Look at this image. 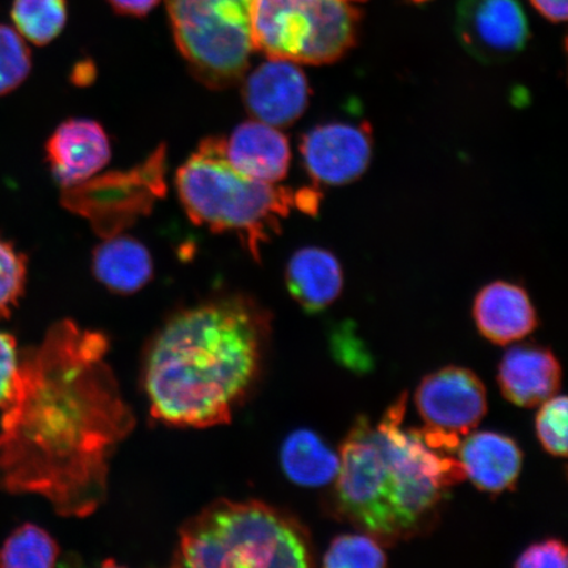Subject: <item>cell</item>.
<instances>
[{"mask_svg": "<svg viewBox=\"0 0 568 568\" xmlns=\"http://www.w3.org/2000/svg\"><path fill=\"white\" fill-rule=\"evenodd\" d=\"M30 48L13 28L0 24V97L10 94L30 77Z\"/></svg>", "mask_w": 568, "mask_h": 568, "instance_id": "obj_24", "label": "cell"}, {"mask_svg": "<svg viewBox=\"0 0 568 568\" xmlns=\"http://www.w3.org/2000/svg\"><path fill=\"white\" fill-rule=\"evenodd\" d=\"M344 2H346V3H352V2H365V0H344Z\"/></svg>", "mask_w": 568, "mask_h": 568, "instance_id": "obj_31", "label": "cell"}, {"mask_svg": "<svg viewBox=\"0 0 568 568\" xmlns=\"http://www.w3.org/2000/svg\"><path fill=\"white\" fill-rule=\"evenodd\" d=\"M281 466L284 475L295 485L323 487L337 478L339 456L315 432L300 429L284 439Z\"/></svg>", "mask_w": 568, "mask_h": 568, "instance_id": "obj_20", "label": "cell"}, {"mask_svg": "<svg viewBox=\"0 0 568 568\" xmlns=\"http://www.w3.org/2000/svg\"><path fill=\"white\" fill-rule=\"evenodd\" d=\"M562 366L549 347H510L497 371V383L506 399L517 407L535 408L558 394Z\"/></svg>", "mask_w": 568, "mask_h": 568, "instance_id": "obj_14", "label": "cell"}, {"mask_svg": "<svg viewBox=\"0 0 568 568\" xmlns=\"http://www.w3.org/2000/svg\"><path fill=\"white\" fill-rule=\"evenodd\" d=\"M225 139L201 141L196 152L176 170L175 187L191 222L216 233H234L260 262L262 246L280 234L281 219L297 209L315 213L320 195L252 180L225 158Z\"/></svg>", "mask_w": 568, "mask_h": 568, "instance_id": "obj_4", "label": "cell"}, {"mask_svg": "<svg viewBox=\"0 0 568 568\" xmlns=\"http://www.w3.org/2000/svg\"><path fill=\"white\" fill-rule=\"evenodd\" d=\"M310 84L296 62L268 59L245 78V109L258 122L286 128L300 120L310 101Z\"/></svg>", "mask_w": 568, "mask_h": 568, "instance_id": "obj_12", "label": "cell"}, {"mask_svg": "<svg viewBox=\"0 0 568 568\" xmlns=\"http://www.w3.org/2000/svg\"><path fill=\"white\" fill-rule=\"evenodd\" d=\"M457 450L465 477L480 491H514L521 473L523 452L513 438L496 432L473 433Z\"/></svg>", "mask_w": 568, "mask_h": 568, "instance_id": "obj_16", "label": "cell"}, {"mask_svg": "<svg viewBox=\"0 0 568 568\" xmlns=\"http://www.w3.org/2000/svg\"><path fill=\"white\" fill-rule=\"evenodd\" d=\"M45 153L54 181L67 189L90 180L109 165L111 142L95 120L69 119L55 128Z\"/></svg>", "mask_w": 568, "mask_h": 568, "instance_id": "obj_13", "label": "cell"}, {"mask_svg": "<svg viewBox=\"0 0 568 568\" xmlns=\"http://www.w3.org/2000/svg\"><path fill=\"white\" fill-rule=\"evenodd\" d=\"M567 397L556 395L541 404L536 417L539 443L554 457L567 456Z\"/></svg>", "mask_w": 568, "mask_h": 568, "instance_id": "obj_26", "label": "cell"}, {"mask_svg": "<svg viewBox=\"0 0 568 568\" xmlns=\"http://www.w3.org/2000/svg\"><path fill=\"white\" fill-rule=\"evenodd\" d=\"M359 23L344 0H254L253 44L267 59L326 65L355 45Z\"/></svg>", "mask_w": 568, "mask_h": 568, "instance_id": "obj_7", "label": "cell"}, {"mask_svg": "<svg viewBox=\"0 0 568 568\" xmlns=\"http://www.w3.org/2000/svg\"><path fill=\"white\" fill-rule=\"evenodd\" d=\"M103 240L91 255L92 274L113 294L139 293L153 280L151 252L141 241L123 233Z\"/></svg>", "mask_w": 568, "mask_h": 568, "instance_id": "obj_19", "label": "cell"}, {"mask_svg": "<svg viewBox=\"0 0 568 568\" xmlns=\"http://www.w3.org/2000/svg\"><path fill=\"white\" fill-rule=\"evenodd\" d=\"M113 11L125 17L141 18L148 16L160 0H106Z\"/></svg>", "mask_w": 568, "mask_h": 568, "instance_id": "obj_29", "label": "cell"}, {"mask_svg": "<svg viewBox=\"0 0 568 568\" xmlns=\"http://www.w3.org/2000/svg\"><path fill=\"white\" fill-rule=\"evenodd\" d=\"M284 276L288 293L308 314L328 308L344 287V272L336 255L318 246L295 252Z\"/></svg>", "mask_w": 568, "mask_h": 568, "instance_id": "obj_18", "label": "cell"}, {"mask_svg": "<svg viewBox=\"0 0 568 568\" xmlns=\"http://www.w3.org/2000/svg\"><path fill=\"white\" fill-rule=\"evenodd\" d=\"M535 9L552 23L567 20V0H530Z\"/></svg>", "mask_w": 568, "mask_h": 568, "instance_id": "obj_30", "label": "cell"}, {"mask_svg": "<svg viewBox=\"0 0 568 568\" xmlns=\"http://www.w3.org/2000/svg\"><path fill=\"white\" fill-rule=\"evenodd\" d=\"M60 557L59 545L45 529L28 523L13 530L0 548L2 568H51Z\"/></svg>", "mask_w": 568, "mask_h": 568, "instance_id": "obj_21", "label": "cell"}, {"mask_svg": "<svg viewBox=\"0 0 568 568\" xmlns=\"http://www.w3.org/2000/svg\"><path fill=\"white\" fill-rule=\"evenodd\" d=\"M109 338L62 320L20 352L0 418V489L88 517L109 495L113 454L136 426L106 355Z\"/></svg>", "mask_w": 568, "mask_h": 568, "instance_id": "obj_1", "label": "cell"}, {"mask_svg": "<svg viewBox=\"0 0 568 568\" xmlns=\"http://www.w3.org/2000/svg\"><path fill=\"white\" fill-rule=\"evenodd\" d=\"M301 154L312 180L343 186L364 175L373 158V134L367 123L329 122L304 134Z\"/></svg>", "mask_w": 568, "mask_h": 568, "instance_id": "obj_11", "label": "cell"}, {"mask_svg": "<svg viewBox=\"0 0 568 568\" xmlns=\"http://www.w3.org/2000/svg\"><path fill=\"white\" fill-rule=\"evenodd\" d=\"M254 0H166L174 41L191 74L212 90L243 81L255 51Z\"/></svg>", "mask_w": 568, "mask_h": 568, "instance_id": "obj_6", "label": "cell"}, {"mask_svg": "<svg viewBox=\"0 0 568 568\" xmlns=\"http://www.w3.org/2000/svg\"><path fill=\"white\" fill-rule=\"evenodd\" d=\"M473 315L480 335L506 346L535 332L538 316L530 296L521 286L494 282L475 296Z\"/></svg>", "mask_w": 568, "mask_h": 568, "instance_id": "obj_15", "label": "cell"}, {"mask_svg": "<svg viewBox=\"0 0 568 568\" xmlns=\"http://www.w3.org/2000/svg\"><path fill=\"white\" fill-rule=\"evenodd\" d=\"M19 355L16 337L0 331V409L10 400L19 366Z\"/></svg>", "mask_w": 568, "mask_h": 568, "instance_id": "obj_28", "label": "cell"}, {"mask_svg": "<svg viewBox=\"0 0 568 568\" xmlns=\"http://www.w3.org/2000/svg\"><path fill=\"white\" fill-rule=\"evenodd\" d=\"M225 158L252 180L276 183L286 178L291 162L288 139L275 126L248 120L225 139Z\"/></svg>", "mask_w": 568, "mask_h": 568, "instance_id": "obj_17", "label": "cell"}, {"mask_svg": "<svg viewBox=\"0 0 568 568\" xmlns=\"http://www.w3.org/2000/svg\"><path fill=\"white\" fill-rule=\"evenodd\" d=\"M404 393L379 422L358 416L339 446L331 515L383 546L429 535L454 486L466 479L459 460L437 449L423 429L404 428Z\"/></svg>", "mask_w": 568, "mask_h": 568, "instance_id": "obj_3", "label": "cell"}, {"mask_svg": "<svg viewBox=\"0 0 568 568\" xmlns=\"http://www.w3.org/2000/svg\"><path fill=\"white\" fill-rule=\"evenodd\" d=\"M272 315L254 297L222 294L178 311L148 347L142 383L155 420L229 424L257 383Z\"/></svg>", "mask_w": 568, "mask_h": 568, "instance_id": "obj_2", "label": "cell"}, {"mask_svg": "<svg viewBox=\"0 0 568 568\" xmlns=\"http://www.w3.org/2000/svg\"><path fill=\"white\" fill-rule=\"evenodd\" d=\"M456 31L462 47L483 63L514 59L529 39L528 19L518 0H460Z\"/></svg>", "mask_w": 568, "mask_h": 568, "instance_id": "obj_10", "label": "cell"}, {"mask_svg": "<svg viewBox=\"0 0 568 568\" xmlns=\"http://www.w3.org/2000/svg\"><path fill=\"white\" fill-rule=\"evenodd\" d=\"M11 18L20 36L44 47L65 28L68 3L67 0H13Z\"/></svg>", "mask_w": 568, "mask_h": 568, "instance_id": "obj_22", "label": "cell"}, {"mask_svg": "<svg viewBox=\"0 0 568 568\" xmlns=\"http://www.w3.org/2000/svg\"><path fill=\"white\" fill-rule=\"evenodd\" d=\"M383 545L372 536L343 535L333 539L323 558V566L329 568L386 567L387 556Z\"/></svg>", "mask_w": 568, "mask_h": 568, "instance_id": "obj_23", "label": "cell"}, {"mask_svg": "<svg viewBox=\"0 0 568 568\" xmlns=\"http://www.w3.org/2000/svg\"><path fill=\"white\" fill-rule=\"evenodd\" d=\"M566 545L558 538H546L525 549L515 562L518 568H565L568 565Z\"/></svg>", "mask_w": 568, "mask_h": 568, "instance_id": "obj_27", "label": "cell"}, {"mask_svg": "<svg viewBox=\"0 0 568 568\" xmlns=\"http://www.w3.org/2000/svg\"><path fill=\"white\" fill-rule=\"evenodd\" d=\"M168 148L161 144L139 165L97 174L62 189L63 209L88 220L101 239L118 236L151 215L168 193Z\"/></svg>", "mask_w": 568, "mask_h": 568, "instance_id": "obj_8", "label": "cell"}, {"mask_svg": "<svg viewBox=\"0 0 568 568\" xmlns=\"http://www.w3.org/2000/svg\"><path fill=\"white\" fill-rule=\"evenodd\" d=\"M28 260L16 245L0 237V320L10 318L24 295Z\"/></svg>", "mask_w": 568, "mask_h": 568, "instance_id": "obj_25", "label": "cell"}, {"mask_svg": "<svg viewBox=\"0 0 568 568\" xmlns=\"http://www.w3.org/2000/svg\"><path fill=\"white\" fill-rule=\"evenodd\" d=\"M415 404L429 444L453 454L486 416L487 389L468 368L447 366L425 376Z\"/></svg>", "mask_w": 568, "mask_h": 568, "instance_id": "obj_9", "label": "cell"}, {"mask_svg": "<svg viewBox=\"0 0 568 568\" xmlns=\"http://www.w3.org/2000/svg\"><path fill=\"white\" fill-rule=\"evenodd\" d=\"M315 558L307 528L286 510L220 499L183 525L173 566L305 568L315 566Z\"/></svg>", "mask_w": 568, "mask_h": 568, "instance_id": "obj_5", "label": "cell"}]
</instances>
